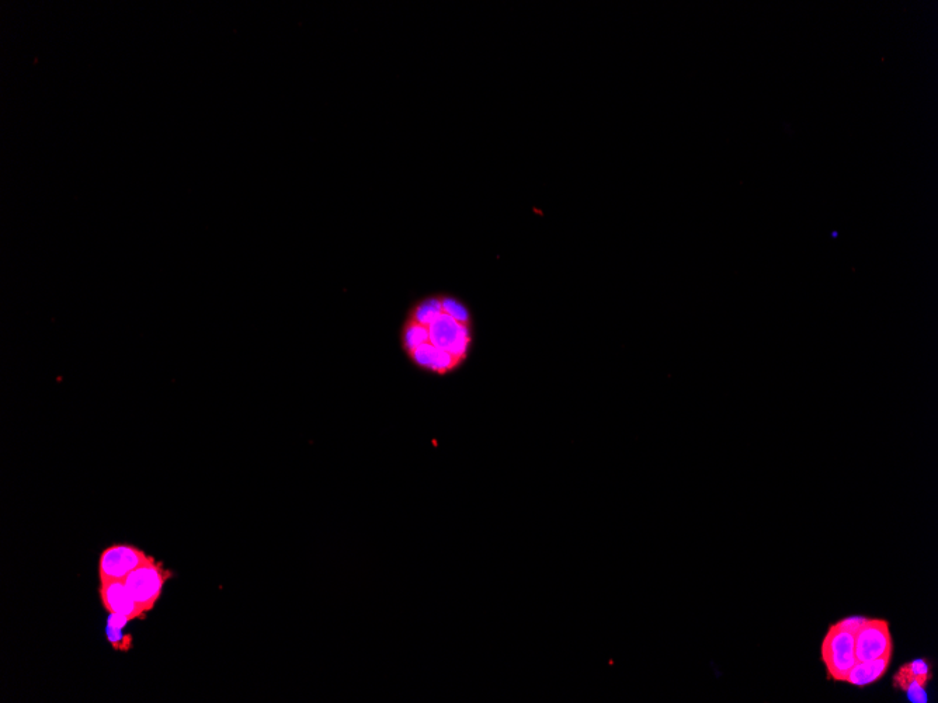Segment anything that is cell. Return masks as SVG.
Here are the masks:
<instances>
[{"mask_svg": "<svg viewBox=\"0 0 938 703\" xmlns=\"http://www.w3.org/2000/svg\"><path fill=\"white\" fill-rule=\"evenodd\" d=\"M411 319L426 326L429 341L437 350L460 360L467 351L469 343L468 323L461 322L451 315L444 297L436 295L420 301L413 308Z\"/></svg>", "mask_w": 938, "mask_h": 703, "instance_id": "1", "label": "cell"}, {"mask_svg": "<svg viewBox=\"0 0 938 703\" xmlns=\"http://www.w3.org/2000/svg\"><path fill=\"white\" fill-rule=\"evenodd\" d=\"M856 633L844 628L840 622L830 626L822 642V661L832 680L846 681L847 674L857 663L856 647H854Z\"/></svg>", "mask_w": 938, "mask_h": 703, "instance_id": "2", "label": "cell"}, {"mask_svg": "<svg viewBox=\"0 0 938 703\" xmlns=\"http://www.w3.org/2000/svg\"><path fill=\"white\" fill-rule=\"evenodd\" d=\"M172 579V572L151 556L148 562L134 570L124 580L134 600L145 612H151L158 604L163 587Z\"/></svg>", "mask_w": 938, "mask_h": 703, "instance_id": "3", "label": "cell"}, {"mask_svg": "<svg viewBox=\"0 0 938 703\" xmlns=\"http://www.w3.org/2000/svg\"><path fill=\"white\" fill-rule=\"evenodd\" d=\"M151 555L134 545L116 544L104 549L99 559L100 581H124Z\"/></svg>", "mask_w": 938, "mask_h": 703, "instance_id": "4", "label": "cell"}, {"mask_svg": "<svg viewBox=\"0 0 938 703\" xmlns=\"http://www.w3.org/2000/svg\"><path fill=\"white\" fill-rule=\"evenodd\" d=\"M857 661H870L894 652L889 624L884 619H867L854 636Z\"/></svg>", "mask_w": 938, "mask_h": 703, "instance_id": "5", "label": "cell"}, {"mask_svg": "<svg viewBox=\"0 0 938 703\" xmlns=\"http://www.w3.org/2000/svg\"><path fill=\"white\" fill-rule=\"evenodd\" d=\"M100 600L109 614L135 621L147 618V612L134 600L124 581H100Z\"/></svg>", "mask_w": 938, "mask_h": 703, "instance_id": "6", "label": "cell"}, {"mask_svg": "<svg viewBox=\"0 0 938 703\" xmlns=\"http://www.w3.org/2000/svg\"><path fill=\"white\" fill-rule=\"evenodd\" d=\"M892 654L894 652L885 653L884 656L875 660L857 661L854 667L851 668L850 673L847 674L846 682L856 685V687H867V685L880 681L888 671Z\"/></svg>", "mask_w": 938, "mask_h": 703, "instance_id": "7", "label": "cell"}, {"mask_svg": "<svg viewBox=\"0 0 938 703\" xmlns=\"http://www.w3.org/2000/svg\"><path fill=\"white\" fill-rule=\"evenodd\" d=\"M128 622H131L130 619L117 614H109L107 618L106 639L117 652H130L134 646V638L130 633L124 632Z\"/></svg>", "mask_w": 938, "mask_h": 703, "instance_id": "8", "label": "cell"}, {"mask_svg": "<svg viewBox=\"0 0 938 703\" xmlns=\"http://www.w3.org/2000/svg\"><path fill=\"white\" fill-rule=\"evenodd\" d=\"M930 680V667L924 660H915L903 666L895 677V685L901 689L908 687L910 682L917 681L926 687Z\"/></svg>", "mask_w": 938, "mask_h": 703, "instance_id": "9", "label": "cell"}, {"mask_svg": "<svg viewBox=\"0 0 938 703\" xmlns=\"http://www.w3.org/2000/svg\"><path fill=\"white\" fill-rule=\"evenodd\" d=\"M924 688H926V687H924V685L920 684V682L912 681V682H910V684L908 685V687H906L905 689H903V691H905V692H906V695H908V698H909V701H910V702H913V703H926V702H927V694H926V691H924Z\"/></svg>", "mask_w": 938, "mask_h": 703, "instance_id": "10", "label": "cell"}]
</instances>
